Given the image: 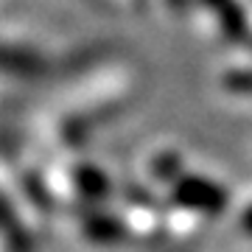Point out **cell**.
<instances>
[{"label":"cell","mask_w":252,"mask_h":252,"mask_svg":"<svg viewBox=\"0 0 252 252\" xmlns=\"http://www.w3.org/2000/svg\"><path fill=\"white\" fill-rule=\"evenodd\" d=\"M0 70H9L14 76H36L42 70V59L20 48L0 45Z\"/></svg>","instance_id":"obj_1"},{"label":"cell","mask_w":252,"mask_h":252,"mask_svg":"<svg viewBox=\"0 0 252 252\" xmlns=\"http://www.w3.org/2000/svg\"><path fill=\"white\" fill-rule=\"evenodd\" d=\"M207 3L219 14V20H221V26H224L227 34L244 36V17H241V11L233 6V0H207Z\"/></svg>","instance_id":"obj_2"}]
</instances>
